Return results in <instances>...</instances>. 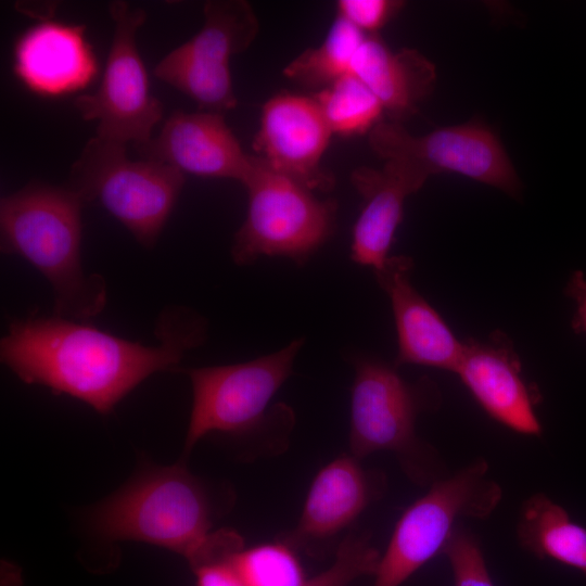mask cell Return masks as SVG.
I'll use <instances>...</instances> for the list:
<instances>
[{
    "mask_svg": "<svg viewBox=\"0 0 586 586\" xmlns=\"http://www.w3.org/2000/svg\"><path fill=\"white\" fill-rule=\"evenodd\" d=\"M205 319L187 308L162 313L157 345H144L60 316L16 319L1 339L0 357L21 381L77 398L109 415L155 372L171 370L206 336Z\"/></svg>",
    "mask_w": 586,
    "mask_h": 586,
    "instance_id": "1",
    "label": "cell"
},
{
    "mask_svg": "<svg viewBox=\"0 0 586 586\" xmlns=\"http://www.w3.org/2000/svg\"><path fill=\"white\" fill-rule=\"evenodd\" d=\"M82 200L69 189L30 182L0 202L1 251L27 260L51 284L54 315L89 322L106 303V284L81 263Z\"/></svg>",
    "mask_w": 586,
    "mask_h": 586,
    "instance_id": "2",
    "label": "cell"
},
{
    "mask_svg": "<svg viewBox=\"0 0 586 586\" xmlns=\"http://www.w3.org/2000/svg\"><path fill=\"white\" fill-rule=\"evenodd\" d=\"M181 461L162 467L148 463L126 485L85 515L99 538L138 540L171 550L190 562L214 524L211 491Z\"/></svg>",
    "mask_w": 586,
    "mask_h": 586,
    "instance_id": "3",
    "label": "cell"
},
{
    "mask_svg": "<svg viewBox=\"0 0 586 586\" xmlns=\"http://www.w3.org/2000/svg\"><path fill=\"white\" fill-rule=\"evenodd\" d=\"M351 454L362 459L377 451L395 454L409 477L434 483L440 469L432 448L416 432L418 417L441 405L437 385L428 377L406 381L397 367L377 357H352Z\"/></svg>",
    "mask_w": 586,
    "mask_h": 586,
    "instance_id": "4",
    "label": "cell"
},
{
    "mask_svg": "<svg viewBox=\"0 0 586 586\" xmlns=\"http://www.w3.org/2000/svg\"><path fill=\"white\" fill-rule=\"evenodd\" d=\"M184 184V174L152 160L133 161L126 145L97 136L74 162L66 186L86 203H98L136 241L152 249Z\"/></svg>",
    "mask_w": 586,
    "mask_h": 586,
    "instance_id": "5",
    "label": "cell"
},
{
    "mask_svg": "<svg viewBox=\"0 0 586 586\" xmlns=\"http://www.w3.org/2000/svg\"><path fill=\"white\" fill-rule=\"evenodd\" d=\"M247 192L246 217L235 232L231 258L239 266L262 256L285 257L303 266L330 239L337 205L269 168L254 155L242 182Z\"/></svg>",
    "mask_w": 586,
    "mask_h": 586,
    "instance_id": "6",
    "label": "cell"
},
{
    "mask_svg": "<svg viewBox=\"0 0 586 586\" xmlns=\"http://www.w3.org/2000/svg\"><path fill=\"white\" fill-rule=\"evenodd\" d=\"M502 491L484 459L443 476L398 519L381 555L373 586H400L437 553L459 520L485 519L499 505Z\"/></svg>",
    "mask_w": 586,
    "mask_h": 586,
    "instance_id": "7",
    "label": "cell"
},
{
    "mask_svg": "<svg viewBox=\"0 0 586 586\" xmlns=\"http://www.w3.org/2000/svg\"><path fill=\"white\" fill-rule=\"evenodd\" d=\"M304 339L258 358L224 366L188 368L193 403L184 441L187 456L211 433L243 434L271 423L283 405L268 413L272 397L292 373Z\"/></svg>",
    "mask_w": 586,
    "mask_h": 586,
    "instance_id": "8",
    "label": "cell"
},
{
    "mask_svg": "<svg viewBox=\"0 0 586 586\" xmlns=\"http://www.w3.org/2000/svg\"><path fill=\"white\" fill-rule=\"evenodd\" d=\"M109 10L114 35L101 84L93 93L78 95L74 106L85 120L97 122V137L139 145L152 139L164 111L162 102L149 91L137 48L136 35L146 13L126 1H113Z\"/></svg>",
    "mask_w": 586,
    "mask_h": 586,
    "instance_id": "9",
    "label": "cell"
},
{
    "mask_svg": "<svg viewBox=\"0 0 586 586\" xmlns=\"http://www.w3.org/2000/svg\"><path fill=\"white\" fill-rule=\"evenodd\" d=\"M257 33V16L246 1H207L202 28L165 55L154 76L191 98L200 111L224 114L237 105L230 59L246 50Z\"/></svg>",
    "mask_w": 586,
    "mask_h": 586,
    "instance_id": "10",
    "label": "cell"
},
{
    "mask_svg": "<svg viewBox=\"0 0 586 586\" xmlns=\"http://www.w3.org/2000/svg\"><path fill=\"white\" fill-rule=\"evenodd\" d=\"M369 144L384 161L407 163L425 176L454 173L495 187L511 196L521 190L519 177L498 138L484 125L470 123L413 136L399 123L380 122Z\"/></svg>",
    "mask_w": 586,
    "mask_h": 586,
    "instance_id": "11",
    "label": "cell"
},
{
    "mask_svg": "<svg viewBox=\"0 0 586 586\" xmlns=\"http://www.w3.org/2000/svg\"><path fill=\"white\" fill-rule=\"evenodd\" d=\"M331 136L314 97L284 92L264 104L253 149L276 173L311 191L328 192L334 179L320 162Z\"/></svg>",
    "mask_w": 586,
    "mask_h": 586,
    "instance_id": "12",
    "label": "cell"
},
{
    "mask_svg": "<svg viewBox=\"0 0 586 586\" xmlns=\"http://www.w3.org/2000/svg\"><path fill=\"white\" fill-rule=\"evenodd\" d=\"M483 410L514 432L539 435L535 407L539 394L531 387L511 340L495 331L486 340L463 341L454 371Z\"/></svg>",
    "mask_w": 586,
    "mask_h": 586,
    "instance_id": "13",
    "label": "cell"
},
{
    "mask_svg": "<svg viewBox=\"0 0 586 586\" xmlns=\"http://www.w3.org/2000/svg\"><path fill=\"white\" fill-rule=\"evenodd\" d=\"M385 477L360 459L342 455L314 477L296 526L280 540L311 555L349 526L385 489Z\"/></svg>",
    "mask_w": 586,
    "mask_h": 586,
    "instance_id": "14",
    "label": "cell"
},
{
    "mask_svg": "<svg viewBox=\"0 0 586 586\" xmlns=\"http://www.w3.org/2000/svg\"><path fill=\"white\" fill-rule=\"evenodd\" d=\"M133 148L142 158L170 165L183 174L241 183L254 163V155L244 152L224 115L213 112L176 111L155 138Z\"/></svg>",
    "mask_w": 586,
    "mask_h": 586,
    "instance_id": "15",
    "label": "cell"
},
{
    "mask_svg": "<svg viewBox=\"0 0 586 586\" xmlns=\"http://www.w3.org/2000/svg\"><path fill=\"white\" fill-rule=\"evenodd\" d=\"M413 260L406 255L390 256L374 270L375 279L388 296L396 335L394 365H418L454 372L460 359V341L438 311L411 283Z\"/></svg>",
    "mask_w": 586,
    "mask_h": 586,
    "instance_id": "16",
    "label": "cell"
},
{
    "mask_svg": "<svg viewBox=\"0 0 586 586\" xmlns=\"http://www.w3.org/2000/svg\"><path fill=\"white\" fill-rule=\"evenodd\" d=\"M13 69L33 92L60 97L86 88L98 64L82 25L44 20L16 41Z\"/></svg>",
    "mask_w": 586,
    "mask_h": 586,
    "instance_id": "17",
    "label": "cell"
},
{
    "mask_svg": "<svg viewBox=\"0 0 586 586\" xmlns=\"http://www.w3.org/2000/svg\"><path fill=\"white\" fill-rule=\"evenodd\" d=\"M429 177L400 161H385L381 169L359 167L351 180L362 198L354 225L351 257L361 265L380 269L390 255L395 232L403 220L406 199L422 188Z\"/></svg>",
    "mask_w": 586,
    "mask_h": 586,
    "instance_id": "18",
    "label": "cell"
},
{
    "mask_svg": "<svg viewBox=\"0 0 586 586\" xmlns=\"http://www.w3.org/2000/svg\"><path fill=\"white\" fill-rule=\"evenodd\" d=\"M351 74L377 95L394 123L415 114L435 82V67L426 58L415 49L393 52L378 35L365 37Z\"/></svg>",
    "mask_w": 586,
    "mask_h": 586,
    "instance_id": "19",
    "label": "cell"
},
{
    "mask_svg": "<svg viewBox=\"0 0 586 586\" xmlns=\"http://www.w3.org/2000/svg\"><path fill=\"white\" fill-rule=\"evenodd\" d=\"M517 537L522 548L586 575V528L545 494L530 496L521 506Z\"/></svg>",
    "mask_w": 586,
    "mask_h": 586,
    "instance_id": "20",
    "label": "cell"
},
{
    "mask_svg": "<svg viewBox=\"0 0 586 586\" xmlns=\"http://www.w3.org/2000/svg\"><path fill=\"white\" fill-rule=\"evenodd\" d=\"M366 36L336 16L326 39L296 56L285 66L283 74L304 87L322 90L351 74L353 59Z\"/></svg>",
    "mask_w": 586,
    "mask_h": 586,
    "instance_id": "21",
    "label": "cell"
},
{
    "mask_svg": "<svg viewBox=\"0 0 586 586\" xmlns=\"http://www.w3.org/2000/svg\"><path fill=\"white\" fill-rule=\"evenodd\" d=\"M332 135L370 132L380 123L383 105L355 75L347 74L314 95Z\"/></svg>",
    "mask_w": 586,
    "mask_h": 586,
    "instance_id": "22",
    "label": "cell"
},
{
    "mask_svg": "<svg viewBox=\"0 0 586 586\" xmlns=\"http://www.w3.org/2000/svg\"><path fill=\"white\" fill-rule=\"evenodd\" d=\"M234 562L247 586H301L306 581L293 548L282 540L243 548Z\"/></svg>",
    "mask_w": 586,
    "mask_h": 586,
    "instance_id": "23",
    "label": "cell"
},
{
    "mask_svg": "<svg viewBox=\"0 0 586 586\" xmlns=\"http://www.w3.org/2000/svg\"><path fill=\"white\" fill-rule=\"evenodd\" d=\"M380 558L368 535L352 533L339 545L333 563L301 586H348L360 576H374Z\"/></svg>",
    "mask_w": 586,
    "mask_h": 586,
    "instance_id": "24",
    "label": "cell"
},
{
    "mask_svg": "<svg viewBox=\"0 0 586 586\" xmlns=\"http://www.w3.org/2000/svg\"><path fill=\"white\" fill-rule=\"evenodd\" d=\"M442 553L448 559L454 586H495L477 538L457 526Z\"/></svg>",
    "mask_w": 586,
    "mask_h": 586,
    "instance_id": "25",
    "label": "cell"
},
{
    "mask_svg": "<svg viewBox=\"0 0 586 586\" xmlns=\"http://www.w3.org/2000/svg\"><path fill=\"white\" fill-rule=\"evenodd\" d=\"M392 0H340L336 16L344 18L365 35H375L403 7Z\"/></svg>",
    "mask_w": 586,
    "mask_h": 586,
    "instance_id": "26",
    "label": "cell"
},
{
    "mask_svg": "<svg viewBox=\"0 0 586 586\" xmlns=\"http://www.w3.org/2000/svg\"><path fill=\"white\" fill-rule=\"evenodd\" d=\"M238 552L213 557L193 566L195 586H247L234 562Z\"/></svg>",
    "mask_w": 586,
    "mask_h": 586,
    "instance_id": "27",
    "label": "cell"
},
{
    "mask_svg": "<svg viewBox=\"0 0 586 586\" xmlns=\"http://www.w3.org/2000/svg\"><path fill=\"white\" fill-rule=\"evenodd\" d=\"M564 294L576 305L571 327L576 334L586 335V276L582 270H575L569 278Z\"/></svg>",
    "mask_w": 586,
    "mask_h": 586,
    "instance_id": "28",
    "label": "cell"
}]
</instances>
